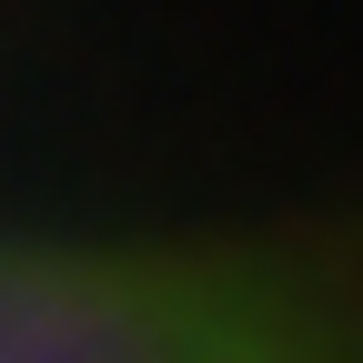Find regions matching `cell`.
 Returning a JSON list of instances; mask_svg holds the SVG:
<instances>
[{
	"mask_svg": "<svg viewBox=\"0 0 363 363\" xmlns=\"http://www.w3.org/2000/svg\"><path fill=\"white\" fill-rule=\"evenodd\" d=\"M0 363H363V212L242 242L0 233Z\"/></svg>",
	"mask_w": 363,
	"mask_h": 363,
	"instance_id": "6da1fadb",
	"label": "cell"
}]
</instances>
